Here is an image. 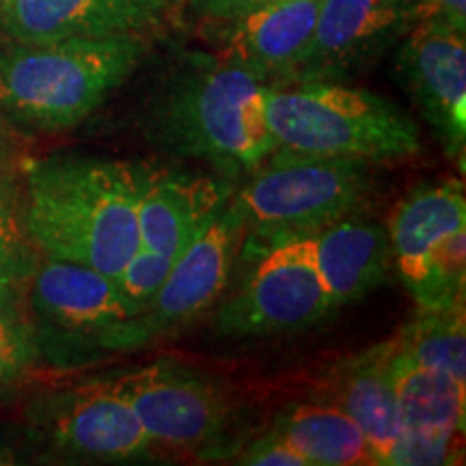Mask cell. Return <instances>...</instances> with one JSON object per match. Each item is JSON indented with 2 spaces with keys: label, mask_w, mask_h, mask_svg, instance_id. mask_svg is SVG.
Returning a JSON list of instances; mask_svg holds the SVG:
<instances>
[{
  "label": "cell",
  "mask_w": 466,
  "mask_h": 466,
  "mask_svg": "<svg viewBox=\"0 0 466 466\" xmlns=\"http://www.w3.org/2000/svg\"><path fill=\"white\" fill-rule=\"evenodd\" d=\"M296 240L318 270L335 309L376 289L393 261L389 231L354 217Z\"/></svg>",
  "instance_id": "18"
},
{
  "label": "cell",
  "mask_w": 466,
  "mask_h": 466,
  "mask_svg": "<svg viewBox=\"0 0 466 466\" xmlns=\"http://www.w3.org/2000/svg\"><path fill=\"white\" fill-rule=\"evenodd\" d=\"M322 0H268L218 20V56L258 74L264 83L294 80L311 46Z\"/></svg>",
  "instance_id": "13"
},
{
  "label": "cell",
  "mask_w": 466,
  "mask_h": 466,
  "mask_svg": "<svg viewBox=\"0 0 466 466\" xmlns=\"http://www.w3.org/2000/svg\"><path fill=\"white\" fill-rule=\"evenodd\" d=\"M168 9L165 0H0V28L17 44L151 35Z\"/></svg>",
  "instance_id": "12"
},
{
  "label": "cell",
  "mask_w": 466,
  "mask_h": 466,
  "mask_svg": "<svg viewBox=\"0 0 466 466\" xmlns=\"http://www.w3.org/2000/svg\"><path fill=\"white\" fill-rule=\"evenodd\" d=\"M25 223L15 217L5 190H0V311L15 316L39 264Z\"/></svg>",
  "instance_id": "22"
},
{
  "label": "cell",
  "mask_w": 466,
  "mask_h": 466,
  "mask_svg": "<svg viewBox=\"0 0 466 466\" xmlns=\"http://www.w3.org/2000/svg\"><path fill=\"white\" fill-rule=\"evenodd\" d=\"M31 305L56 330L100 337L138 313L116 285L115 277L96 268L46 258L28 285Z\"/></svg>",
  "instance_id": "15"
},
{
  "label": "cell",
  "mask_w": 466,
  "mask_h": 466,
  "mask_svg": "<svg viewBox=\"0 0 466 466\" xmlns=\"http://www.w3.org/2000/svg\"><path fill=\"white\" fill-rule=\"evenodd\" d=\"M26 326L20 322L15 316H9V313L0 311V337H9V335H15L20 333V330H25Z\"/></svg>",
  "instance_id": "28"
},
{
  "label": "cell",
  "mask_w": 466,
  "mask_h": 466,
  "mask_svg": "<svg viewBox=\"0 0 466 466\" xmlns=\"http://www.w3.org/2000/svg\"><path fill=\"white\" fill-rule=\"evenodd\" d=\"M240 464L250 466H309L288 441H283L275 430L250 441V445L238 458Z\"/></svg>",
  "instance_id": "25"
},
{
  "label": "cell",
  "mask_w": 466,
  "mask_h": 466,
  "mask_svg": "<svg viewBox=\"0 0 466 466\" xmlns=\"http://www.w3.org/2000/svg\"><path fill=\"white\" fill-rule=\"evenodd\" d=\"M266 116L277 149L387 162L421 149L419 127L398 104L326 80L270 85Z\"/></svg>",
  "instance_id": "4"
},
{
  "label": "cell",
  "mask_w": 466,
  "mask_h": 466,
  "mask_svg": "<svg viewBox=\"0 0 466 466\" xmlns=\"http://www.w3.org/2000/svg\"><path fill=\"white\" fill-rule=\"evenodd\" d=\"M173 261L175 259L167 258V255L141 247L124 266V270L116 275V285L124 291L126 299L141 311L158 294L162 283L167 281Z\"/></svg>",
  "instance_id": "23"
},
{
  "label": "cell",
  "mask_w": 466,
  "mask_h": 466,
  "mask_svg": "<svg viewBox=\"0 0 466 466\" xmlns=\"http://www.w3.org/2000/svg\"><path fill=\"white\" fill-rule=\"evenodd\" d=\"M138 168L86 156H55L26 173L25 229L44 258L115 277L141 248Z\"/></svg>",
  "instance_id": "1"
},
{
  "label": "cell",
  "mask_w": 466,
  "mask_h": 466,
  "mask_svg": "<svg viewBox=\"0 0 466 466\" xmlns=\"http://www.w3.org/2000/svg\"><path fill=\"white\" fill-rule=\"evenodd\" d=\"M272 430L288 441L309 466L376 464L363 430L341 408L329 401H307L285 408Z\"/></svg>",
  "instance_id": "20"
},
{
  "label": "cell",
  "mask_w": 466,
  "mask_h": 466,
  "mask_svg": "<svg viewBox=\"0 0 466 466\" xmlns=\"http://www.w3.org/2000/svg\"><path fill=\"white\" fill-rule=\"evenodd\" d=\"M31 423L69 458L116 462L154 451L137 412L108 378H93L44 395L31 408Z\"/></svg>",
  "instance_id": "9"
},
{
  "label": "cell",
  "mask_w": 466,
  "mask_h": 466,
  "mask_svg": "<svg viewBox=\"0 0 466 466\" xmlns=\"http://www.w3.org/2000/svg\"><path fill=\"white\" fill-rule=\"evenodd\" d=\"M0 190H3V188H0Z\"/></svg>",
  "instance_id": "33"
},
{
  "label": "cell",
  "mask_w": 466,
  "mask_h": 466,
  "mask_svg": "<svg viewBox=\"0 0 466 466\" xmlns=\"http://www.w3.org/2000/svg\"><path fill=\"white\" fill-rule=\"evenodd\" d=\"M371 162L275 149L231 199L244 233L268 247L352 218L371 199Z\"/></svg>",
  "instance_id": "5"
},
{
  "label": "cell",
  "mask_w": 466,
  "mask_h": 466,
  "mask_svg": "<svg viewBox=\"0 0 466 466\" xmlns=\"http://www.w3.org/2000/svg\"><path fill=\"white\" fill-rule=\"evenodd\" d=\"M404 3H408V0H404Z\"/></svg>",
  "instance_id": "32"
},
{
  "label": "cell",
  "mask_w": 466,
  "mask_h": 466,
  "mask_svg": "<svg viewBox=\"0 0 466 466\" xmlns=\"http://www.w3.org/2000/svg\"><path fill=\"white\" fill-rule=\"evenodd\" d=\"M168 7H179V5L186 3V0H165Z\"/></svg>",
  "instance_id": "30"
},
{
  "label": "cell",
  "mask_w": 466,
  "mask_h": 466,
  "mask_svg": "<svg viewBox=\"0 0 466 466\" xmlns=\"http://www.w3.org/2000/svg\"><path fill=\"white\" fill-rule=\"evenodd\" d=\"M398 441L389 464H456L462 445L466 384L400 357L395 348Z\"/></svg>",
  "instance_id": "10"
},
{
  "label": "cell",
  "mask_w": 466,
  "mask_h": 466,
  "mask_svg": "<svg viewBox=\"0 0 466 466\" xmlns=\"http://www.w3.org/2000/svg\"><path fill=\"white\" fill-rule=\"evenodd\" d=\"M460 229H466V199L460 179L419 186L393 209L387 229L391 258L412 296L428 275L434 250Z\"/></svg>",
  "instance_id": "19"
},
{
  "label": "cell",
  "mask_w": 466,
  "mask_h": 466,
  "mask_svg": "<svg viewBox=\"0 0 466 466\" xmlns=\"http://www.w3.org/2000/svg\"><path fill=\"white\" fill-rule=\"evenodd\" d=\"M398 67L406 89L451 158H462L466 138L464 33L441 26H412Z\"/></svg>",
  "instance_id": "11"
},
{
  "label": "cell",
  "mask_w": 466,
  "mask_h": 466,
  "mask_svg": "<svg viewBox=\"0 0 466 466\" xmlns=\"http://www.w3.org/2000/svg\"><path fill=\"white\" fill-rule=\"evenodd\" d=\"M149 35L74 37L0 50V110L37 132H66L137 72Z\"/></svg>",
  "instance_id": "2"
},
{
  "label": "cell",
  "mask_w": 466,
  "mask_h": 466,
  "mask_svg": "<svg viewBox=\"0 0 466 466\" xmlns=\"http://www.w3.org/2000/svg\"><path fill=\"white\" fill-rule=\"evenodd\" d=\"M35 354V341L28 329L20 333L0 337V389L15 382L31 367Z\"/></svg>",
  "instance_id": "26"
},
{
  "label": "cell",
  "mask_w": 466,
  "mask_h": 466,
  "mask_svg": "<svg viewBox=\"0 0 466 466\" xmlns=\"http://www.w3.org/2000/svg\"><path fill=\"white\" fill-rule=\"evenodd\" d=\"M231 188L206 175L138 168V238L141 247L177 259L229 203Z\"/></svg>",
  "instance_id": "14"
},
{
  "label": "cell",
  "mask_w": 466,
  "mask_h": 466,
  "mask_svg": "<svg viewBox=\"0 0 466 466\" xmlns=\"http://www.w3.org/2000/svg\"><path fill=\"white\" fill-rule=\"evenodd\" d=\"M335 307L299 240L268 247L242 288L220 307L217 330L227 337L288 333L318 324Z\"/></svg>",
  "instance_id": "8"
},
{
  "label": "cell",
  "mask_w": 466,
  "mask_h": 466,
  "mask_svg": "<svg viewBox=\"0 0 466 466\" xmlns=\"http://www.w3.org/2000/svg\"><path fill=\"white\" fill-rule=\"evenodd\" d=\"M244 236L242 217L229 201L173 261L158 294L137 316L97 337V343L106 350H134L188 326L225 291Z\"/></svg>",
  "instance_id": "6"
},
{
  "label": "cell",
  "mask_w": 466,
  "mask_h": 466,
  "mask_svg": "<svg viewBox=\"0 0 466 466\" xmlns=\"http://www.w3.org/2000/svg\"><path fill=\"white\" fill-rule=\"evenodd\" d=\"M261 3H268V0H255L253 5H261ZM253 5H250V7H253Z\"/></svg>",
  "instance_id": "31"
},
{
  "label": "cell",
  "mask_w": 466,
  "mask_h": 466,
  "mask_svg": "<svg viewBox=\"0 0 466 466\" xmlns=\"http://www.w3.org/2000/svg\"><path fill=\"white\" fill-rule=\"evenodd\" d=\"M395 339L343 359L319 384V400L341 408L363 430L376 464H389L398 441Z\"/></svg>",
  "instance_id": "16"
},
{
  "label": "cell",
  "mask_w": 466,
  "mask_h": 466,
  "mask_svg": "<svg viewBox=\"0 0 466 466\" xmlns=\"http://www.w3.org/2000/svg\"><path fill=\"white\" fill-rule=\"evenodd\" d=\"M9 462H11L9 453H7V451H3V450H0V464H9Z\"/></svg>",
  "instance_id": "29"
},
{
  "label": "cell",
  "mask_w": 466,
  "mask_h": 466,
  "mask_svg": "<svg viewBox=\"0 0 466 466\" xmlns=\"http://www.w3.org/2000/svg\"><path fill=\"white\" fill-rule=\"evenodd\" d=\"M268 86L236 63L203 61L168 86L151 137L162 149L208 160L227 175L253 171L277 149L266 116Z\"/></svg>",
  "instance_id": "3"
},
{
  "label": "cell",
  "mask_w": 466,
  "mask_h": 466,
  "mask_svg": "<svg viewBox=\"0 0 466 466\" xmlns=\"http://www.w3.org/2000/svg\"><path fill=\"white\" fill-rule=\"evenodd\" d=\"M441 26L466 31V0H415L406 3L404 26Z\"/></svg>",
  "instance_id": "24"
},
{
  "label": "cell",
  "mask_w": 466,
  "mask_h": 466,
  "mask_svg": "<svg viewBox=\"0 0 466 466\" xmlns=\"http://www.w3.org/2000/svg\"><path fill=\"white\" fill-rule=\"evenodd\" d=\"M393 339L400 357L466 384L464 300L442 307H419L417 316Z\"/></svg>",
  "instance_id": "21"
},
{
  "label": "cell",
  "mask_w": 466,
  "mask_h": 466,
  "mask_svg": "<svg viewBox=\"0 0 466 466\" xmlns=\"http://www.w3.org/2000/svg\"><path fill=\"white\" fill-rule=\"evenodd\" d=\"M404 0H322L311 46L296 80L329 78L352 67L404 26Z\"/></svg>",
  "instance_id": "17"
},
{
  "label": "cell",
  "mask_w": 466,
  "mask_h": 466,
  "mask_svg": "<svg viewBox=\"0 0 466 466\" xmlns=\"http://www.w3.org/2000/svg\"><path fill=\"white\" fill-rule=\"evenodd\" d=\"M137 412L151 445L199 451L217 445L231 423L225 393L206 376L171 360L108 378Z\"/></svg>",
  "instance_id": "7"
},
{
  "label": "cell",
  "mask_w": 466,
  "mask_h": 466,
  "mask_svg": "<svg viewBox=\"0 0 466 466\" xmlns=\"http://www.w3.org/2000/svg\"><path fill=\"white\" fill-rule=\"evenodd\" d=\"M255 0H192L197 9L209 20H229V17L242 14Z\"/></svg>",
  "instance_id": "27"
}]
</instances>
